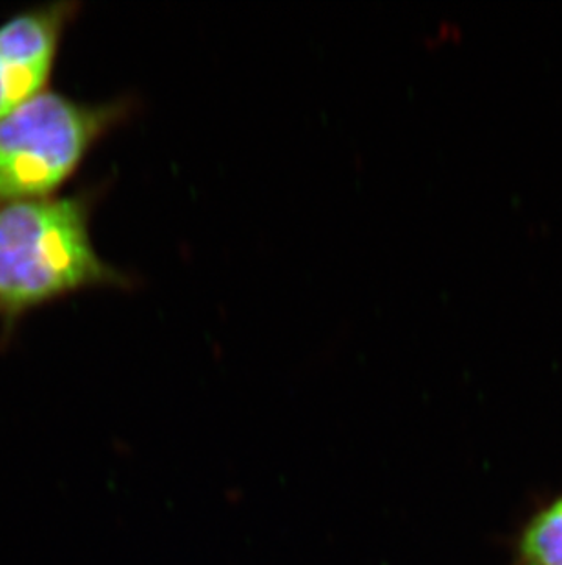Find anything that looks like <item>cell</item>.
<instances>
[{"mask_svg": "<svg viewBox=\"0 0 562 565\" xmlns=\"http://www.w3.org/2000/svg\"><path fill=\"white\" fill-rule=\"evenodd\" d=\"M128 277L97 255L90 207L83 198L0 203V308L21 313Z\"/></svg>", "mask_w": 562, "mask_h": 565, "instance_id": "cell-1", "label": "cell"}, {"mask_svg": "<svg viewBox=\"0 0 562 565\" xmlns=\"http://www.w3.org/2000/svg\"><path fill=\"white\" fill-rule=\"evenodd\" d=\"M132 105H86L41 92L0 119V203L48 198Z\"/></svg>", "mask_w": 562, "mask_h": 565, "instance_id": "cell-2", "label": "cell"}, {"mask_svg": "<svg viewBox=\"0 0 562 565\" xmlns=\"http://www.w3.org/2000/svg\"><path fill=\"white\" fill-rule=\"evenodd\" d=\"M77 6L52 4L0 26V119L43 92Z\"/></svg>", "mask_w": 562, "mask_h": 565, "instance_id": "cell-3", "label": "cell"}, {"mask_svg": "<svg viewBox=\"0 0 562 565\" xmlns=\"http://www.w3.org/2000/svg\"><path fill=\"white\" fill-rule=\"evenodd\" d=\"M520 555L525 565H562V498L531 523Z\"/></svg>", "mask_w": 562, "mask_h": 565, "instance_id": "cell-4", "label": "cell"}]
</instances>
